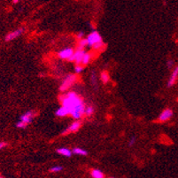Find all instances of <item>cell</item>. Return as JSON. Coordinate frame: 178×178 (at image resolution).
Segmentation results:
<instances>
[{
	"label": "cell",
	"instance_id": "cell-1",
	"mask_svg": "<svg viewBox=\"0 0 178 178\" xmlns=\"http://www.w3.org/2000/svg\"><path fill=\"white\" fill-rule=\"evenodd\" d=\"M60 100L62 105L65 106L68 110L69 114L77 105L84 103L83 99L74 91H70V92H67L66 94L61 95L60 97Z\"/></svg>",
	"mask_w": 178,
	"mask_h": 178
},
{
	"label": "cell",
	"instance_id": "cell-2",
	"mask_svg": "<svg viewBox=\"0 0 178 178\" xmlns=\"http://www.w3.org/2000/svg\"><path fill=\"white\" fill-rule=\"evenodd\" d=\"M88 46L92 47L95 50H102L104 46V42L99 32L93 31L91 32L86 38Z\"/></svg>",
	"mask_w": 178,
	"mask_h": 178
},
{
	"label": "cell",
	"instance_id": "cell-3",
	"mask_svg": "<svg viewBox=\"0 0 178 178\" xmlns=\"http://www.w3.org/2000/svg\"><path fill=\"white\" fill-rule=\"evenodd\" d=\"M77 81V76L76 75H68L64 81H62L61 85L60 86V91H66L68 89H70Z\"/></svg>",
	"mask_w": 178,
	"mask_h": 178
},
{
	"label": "cell",
	"instance_id": "cell-4",
	"mask_svg": "<svg viewBox=\"0 0 178 178\" xmlns=\"http://www.w3.org/2000/svg\"><path fill=\"white\" fill-rule=\"evenodd\" d=\"M86 51H84V48L81 47H77V49L74 51L73 56L71 57L69 61H75L76 65L81 64V59H83V56L84 55V53Z\"/></svg>",
	"mask_w": 178,
	"mask_h": 178
},
{
	"label": "cell",
	"instance_id": "cell-5",
	"mask_svg": "<svg viewBox=\"0 0 178 178\" xmlns=\"http://www.w3.org/2000/svg\"><path fill=\"white\" fill-rule=\"evenodd\" d=\"M74 50L72 48H66L61 50L60 51H59L58 53V56L60 59L61 60H70L71 57L73 56L74 54Z\"/></svg>",
	"mask_w": 178,
	"mask_h": 178
},
{
	"label": "cell",
	"instance_id": "cell-6",
	"mask_svg": "<svg viewBox=\"0 0 178 178\" xmlns=\"http://www.w3.org/2000/svg\"><path fill=\"white\" fill-rule=\"evenodd\" d=\"M172 116H173V111L170 108H166V109H164L162 113L160 114L158 120L160 122H165V121L169 120L172 118Z\"/></svg>",
	"mask_w": 178,
	"mask_h": 178
},
{
	"label": "cell",
	"instance_id": "cell-7",
	"mask_svg": "<svg viewBox=\"0 0 178 178\" xmlns=\"http://www.w3.org/2000/svg\"><path fill=\"white\" fill-rule=\"evenodd\" d=\"M81 126V122L79 120H75L72 124L68 127L66 129H65V131L63 132V134H69V133H75L76 131H78L80 129Z\"/></svg>",
	"mask_w": 178,
	"mask_h": 178
},
{
	"label": "cell",
	"instance_id": "cell-8",
	"mask_svg": "<svg viewBox=\"0 0 178 178\" xmlns=\"http://www.w3.org/2000/svg\"><path fill=\"white\" fill-rule=\"evenodd\" d=\"M177 78H178V66H175L174 68V70L171 74V76L168 81V87H172L174 86V84L176 83L177 81Z\"/></svg>",
	"mask_w": 178,
	"mask_h": 178
},
{
	"label": "cell",
	"instance_id": "cell-9",
	"mask_svg": "<svg viewBox=\"0 0 178 178\" xmlns=\"http://www.w3.org/2000/svg\"><path fill=\"white\" fill-rule=\"evenodd\" d=\"M33 117H34V113L31 112V111H29V112L25 113L24 114H22L21 116V120H20L23 121L24 123H26V124L28 125L29 123H30L32 121Z\"/></svg>",
	"mask_w": 178,
	"mask_h": 178
},
{
	"label": "cell",
	"instance_id": "cell-10",
	"mask_svg": "<svg viewBox=\"0 0 178 178\" xmlns=\"http://www.w3.org/2000/svg\"><path fill=\"white\" fill-rule=\"evenodd\" d=\"M24 29H16L14 31H12V32H10L6 37H5V40L6 41H11V40H13V39H15L17 38L18 36H20L22 33H23Z\"/></svg>",
	"mask_w": 178,
	"mask_h": 178
},
{
	"label": "cell",
	"instance_id": "cell-11",
	"mask_svg": "<svg viewBox=\"0 0 178 178\" xmlns=\"http://www.w3.org/2000/svg\"><path fill=\"white\" fill-rule=\"evenodd\" d=\"M55 114L58 116V117H65L66 115H69V113H68V110L65 107V106H61L60 108L57 109V111L55 113Z\"/></svg>",
	"mask_w": 178,
	"mask_h": 178
},
{
	"label": "cell",
	"instance_id": "cell-12",
	"mask_svg": "<svg viewBox=\"0 0 178 178\" xmlns=\"http://www.w3.org/2000/svg\"><path fill=\"white\" fill-rule=\"evenodd\" d=\"M57 153L62 156H65V157H70L72 155V151H70L69 149H67V148H60L57 150Z\"/></svg>",
	"mask_w": 178,
	"mask_h": 178
},
{
	"label": "cell",
	"instance_id": "cell-13",
	"mask_svg": "<svg viewBox=\"0 0 178 178\" xmlns=\"http://www.w3.org/2000/svg\"><path fill=\"white\" fill-rule=\"evenodd\" d=\"M90 175H91V176L93 178H103V177H105L104 173L101 170H99V169H93V170H91Z\"/></svg>",
	"mask_w": 178,
	"mask_h": 178
},
{
	"label": "cell",
	"instance_id": "cell-14",
	"mask_svg": "<svg viewBox=\"0 0 178 178\" xmlns=\"http://www.w3.org/2000/svg\"><path fill=\"white\" fill-rule=\"evenodd\" d=\"M90 60H91V54L85 52L84 55L83 56V59H81V65L86 66L90 62Z\"/></svg>",
	"mask_w": 178,
	"mask_h": 178
},
{
	"label": "cell",
	"instance_id": "cell-15",
	"mask_svg": "<svg viewBox=\"0 0 178 178\" xmlns=\"http://www.w3.org/2000/svg\"><path fill=\"white\" fill-rule=\"evenodd\" d=\"M72 153H75V154H76V155H81V156H86V155L88 154V153L86 152L85 150L81 149V148H78V147L75 148V149L72 151Z\"/></svg>",
	"mask_w": 178,
	"mask_h": 178
},
{
	"label": "cell",
	"instance_id": "cell-16",
	"mask_svg": "<svg viewBox=\"0 0 178 178\" xmlns=\"http://www.w3.org/2000/svg\"><path fill=\"white\" fill-rule=\"evenodd\" d=\"M100 80L103 84H107L109 80H110V76H109L108 73L106 71H103L101 72V75H100Z\"/></svg>",
	"mask_w": 178,
	"mask_h": 178
},
{
	"label": "cell",
	"instance_id": "cell-17",
	"mask_svg": "<svg viewBox=\"0 0 178 178\" xmlns=\"http://www.w3.org/2000/svg\"><path fill=\"white\" fill-rule=\"evenodd\" d=\"M94 114V108L90 105L89 106H85V109H84V114L87 116V117H90L92 114Z\"/></svg>",
	"mask_w": 178,
	"mask_h": 178
},
{
	"label": "cell",
	"instance_id": "cell-18",
	"mask_svg": "<svg viewBox=\"0 0 178 178\" xmlns=\"http://www.w3.org/2000/svg\"><path fill=\"white\" fill-rule=\"evenodd\" d=\"M79 47H81V48H84L86 46H88V44H87V40L86 38H81L79 39V44H78Z\"/></svg>",
	"mask_w": 178,
	"mask_h": 178
},
{
	"label": "cell",
	"instance_id": "cell-19",
	"mask_svg": "<svg viewBox=\"0 0 178 178\" xmlns=\"http://www.w3.org/2000/svg\"><path fill=\"white\" fill-rule=\"evenodd\" d=\"M75 71L76 74H81V72L84 71V66L81 64H79V65H76L75 67Z\"/></svg>",
	"mask_w": 178,
	"mask_h": 178
},
{
	"label": "cell",
	"instance_id": "cell-20",
	"mask_svg": "<svg viewBox=\"0 0 178 178\" xmlns=\"http://www.w3.org/2000/svg\"><path fill=\"white\" fill-rule=\"evenodd\" d=\"M62 170V167L60 166H55V167H52L51 169H50V172L51 173H58V172H60Z\"/></svg>",
	"mask_w": 178,
	"mask_h": 178
},
{
	"label": "cell",
	"instance_id": "cell-21",
	"mask_svg": "<svg viewBox=\"0 0 178 178\" xmlns=\"http://www.w3.org/2000/svg\"><path fill=\"white\" fill-rule=\"evenodd\" d=\"M90 81H91V84L94 86H97V77H96V75L94 73H92V75L90 76Z\"/></svg>",
	"mask_w": 178,
	"mask_h": 178
},
{
	"label": "cell",
	"instance_id": "cell-22",
	"mask_svg": "<svg viewBox=\"0 0 178 178\" xmlns=\"http://www.w3.org/2000/svg\"><path fill=\"white\" fill-rule=\"evenodd\" d=\"M16 126H17V128H19V129H25L27 126L26 123H24L23 121H21V120H20L19 122H17V124H16Z\"/></svg>",
	"mask_w": 178,
	"mask_h": 178
},
{
	"label": "cell",
	"instance_id": "cell-23",
	"mask_svg": "<svg viewBox=\"0 0 178 178\" xmlns=\"http://www.w3.org/2000/svg\"><path fill=\"white\" fill-rule=\"evenodd\" d=\"M135 143H136V138H131L130 140L129 141V146H132V145L135 144Z\"/></svg>",
	"mask_w": 178,
	"mask_h": 178
},
{
	"label": "cell",
	"instance_id": "cell-24",
	"mask_svg": "<svg viewBox=\"0 0 178 178\" xmlns=\"http://www.w3.org/2000/svg\"><path fill=\"white\" fill-rule=\"evenodd\" d=\"M167 66H168V68H172L174 66V61L173 60H168L167 62Z\"/></svg>",
	"mask_w": 178,
	"mask_h": 178
},
{
	"label": "cell",
	"instance_id": "cell-25",
	"mask_svg": "<svg viewBox=\"0 0 178 178\" xmlns=\"http://www.w3.org/2000/svg\"><path fill=\"white\" fill-rule=\"evenodd\" d=\"M7 145V144L5 142H0V149H2L4 147H5Z\"/></svg>",
	"mask_w": 178,
	"mask_h": 178
},
{
	"label": "cell",
	"instance_id": "cell-26",
	"mask_svg": "<svg viewBox=\"0 0 178 178\" xmlns=\"http://www.w3.org/2000/svg\"><path fill=\"white\" fill-rule=\"evenodd\" d=\"M84 37V33L83 32H80L79 34H77V38L78 39H81V38H83Z\"/></svg>",
	"mask_w": 178,
	"mask_h": 178
},
{
	"label": "cell",
	"instance_id": "cell-27",
	"mask_svg": "<svg viewBox=\"0 0 178 178\" xmlns=\"http://www.w3.org/2000/svg\"><path fill=\"white\" fill-rule=\"evenodd\" d=\"M19 1V0H13V3H14V4H16L17 2Z\"/></svg>",
	"mask_w": 178,
	"mask_h": 178
}]
</instances>
